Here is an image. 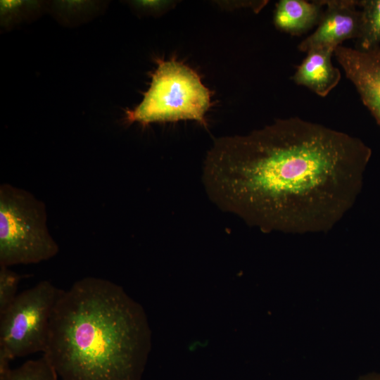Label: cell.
<instances>
[{"mask_svg":"<svg viewBox=\"0 0 380 380\" xmlns=\"http://www.w3.org/2000/svg\"><path fill=\"white\" fill-rule=\"evenodd\" d=\"M12 360L13 357L7 352L0 348V380L4 379L11 372Z\"/></svg>","mask_w":380,"mask_h":380,"instance_id":"cell-13","label":"cell"},{"mask_svg":"<svg viewBox=\"0 0 380 380\" xmlns=\"http://www.w3.org/2000/svg\"><path fill=\"white\" fill-rule=\"evenodd\" d=\"M323 11L314 32L298 46V50L308 52L322 46L337 47L350 39H358L361 13L357 1L323 0Z\"/></svg>","mask_w":380,"mask_h":380,"instance_id":"cell-7","label":"cell"},{"mask_svg":"<svg viewBox=\"0 0 380 380\" xmlns=\"http://www.w3.org/2000/svg\"><path fill=\"white\" fill-rule=\"evenodd\" d=\"M151 85L142 101L127 111L129 122L195 120L207 126L205 115L210 106V94L199 75L175 59L157 61Z\"/></svg>","mask_w":380,"mask_h":380,"instance_id":"cell-4","label":"cell"},{"mask_svg":"<svg viewBox=\"0 0 380 380\" xmlns=\"http://www.w3.org/2000/svg\"><path fill=\"white\" fill-rule=\"evenodd\" d=\"M357 4L361 8L359 48L367 50L380 46V0H360Z\"/></svg>","mask_w":380,"mask_h":380,"instance_id":"cell-10","label":"cell"},{"mask_svg":"<svg viewBox=\"0 0 380 380\" xmlns=\"http://www.w3.org/2000/svg\"><path fill=\"white\" fill-rule=\"evenodd\" d=\"M357 380H380V373L370 372L360 376Z\"/></svg>","mask_w":380,"mask_h":380,"instance_id":"cell-14","label":"cell"},{"mask_svg":"<svg viewBox=\"0 0 380 380\" xmlns=\"http://www.w3.org/2000/svg\"><path fill=\"white\" fill-rule=\"evenodd\" d=\"M372 149L299 117L215 140L203 182L210 200L264 232H327L353 208Z\"/></svg>","mask_w":380,"mask_h":380,"instance_id":"cell-1","label":"cell"},{"mask_svg":"<svg viewBox=\"0 0 380 380\" xmlns=\"http://www.w3.org/2000/svg\"><path fill=\"white\" fill-rule=\"evenodd\" d=\"M324 5L323 0H281L274 15L276 27L292 36H299L317 25Z\"/></svg>","mask_w":380,"mask_h":380,"instance_id":"cell-9","label":"cell"},{"mask_svg":"<svg viewBox=\"0 0 380 380\" xmlns=\"http://www.w3.org/2000/svg\"><path fill=\"white\" fill-rule=\"evenodd\" d=\"M20 3V1H4L1 5L4 8H12Z\"/></svg>","mask_w":380,"mask_h":380,"instance_id":"cell-15","label":"cell"},{"mask_svg":"<svg viewBox=\"0 0 380 380\" xmlns=\"http://www.w3.org/2000/svg\"><path fill=\"white\" fill-rule=\"evenodd\" d=\"M336 47L322 46L312 49L297 67L291 80L304 86L317 95L325 97L339 83L341 73L331 62Z\"/></svg>","mask_w":380,"mask_h":380,"instance_id":"cell-8","label":"cell"},{"mask_svg":"<svg viewBox=\"0 0 380 380\" xmlns=\"http://www.w3.org/2000/svg\"><path fill=\"white\" fill-rule=\"evenodd\" d=\"M1 380H60L46 357L42 355L28 360L12 369L9 374Z\"/></svg>","mask_w":380,"mask_h":380,"instance_id":"cell-11","label":"cell"},{"mask_svg":"<svg viewBox=\"0 0 380 380\" xmlns=\"http://www.w3.org/2000/svg\"><path fill=\"white\" fill-rule=\"evenodd\" d=\"M46 205L30 191L0 186V265L36 264L53 258L59 246L47 224Z\"/></svg>","mask_w":380,"mask_h":380,"instance_id":"cell-3","label":"cell"},{"mask_svg":"<svg viewBox=\"0 0 380 380\" xmlns=\"http://www.w3.org/2000/svg\"><path fill=\"white\" fill-rule=\"evenodd\" d=\"M21 276L9 267L0 265V315L12 304L18 293Z\"/></svg>","mask_w":380,"mask_h":380,"instance_id":"cell-12","label":"cell"},{"mask_svg":"<svg viewBox=\"0 0 380 380\" xmlns=\"http://www.w3.org/2000/svg\"><path fill=\"white\" fill-rule=\"evenodd\" d=\"M146 343L143 317L122 289L87 277L62 291L43 355L60 380H139Z\"/></svg>","mask_w":380,"mask_h":380,"instance_id":"cell-2","label":"cell"},{"mask_svg":"<svg viewBox=\"0 0 380 380\" xmlns=\"http://www.w3.org/2000/svg\"><path fill=\"white\" fill-rule=\"evenodd\" d=\"M334 55L380 127V46L365 50L339 45Z\"/></svg>","mask_w":380,"mask_h":380,"instance_id":"cell-6","label":"cell"},{"mask_svg":"<svg viewBox=\"0 0 380 380\" xmlns=\"http://www.w3.org/2000/svg\"><path fill=\"white\" fill-rule=\"evenodd\" d=\"M62 291L44 280L18 293L0 315V348L13 359L43 353L52 314Z\"/></svg>","mask_w":380,"mask_h":380,"instance_id":"cell-5","label":"cell"}]
</instances>
